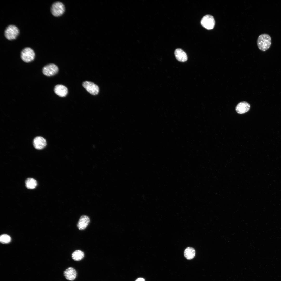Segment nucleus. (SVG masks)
Here are the masks:
<instances>
[{
  "label": "nucleus",
  "mask_w": 281,
  "mask_h": 281,
  "mask_svg": "<svg viewBox=\"0 0 281 281\" xmlns=\"http://www.w3.org/2000/svg\"><path fill=\"white\" fill-rule=\"evenodd\" d=\"M271 44V40L268 34L264 33L260 35L257 40V44L259 49L262 51L268 49Z\"/></svg>",
  "instance_id": "nucleus-1"
},
{
  "label": "nucleus",
  "mask_w": 281,
  "mask_h": 281,
  "mask_svg": "<svg viewBox=\"0 0 281 281\" xmlns=\"http://www.w3.org/2000/svg\"><path fill=\"white\" fill-rule=\"evenodd\" d=\"M19 33L18 28L15 25L11 24L8 25L4 31V35L6 38L9 40L16 39Z\"/></svg>",
  "instance_id": "nucleus-2"
},
{
  "label": "nucleus",
  "mask_w": 281,
  "mask_h": 281,
  "mask_svg": "<svg viewBox=\"0 0 281 281\" xmlns=\"http://www.w3.org/2000/svg\"><path fill=\"white\" fill-rule=\"evenodd\" d=\"M35 54L34 50L31 48L26 47L21 52V57L22 59L26 62L32 61L35 58Z\"/></svg>",
  "instance_id": "nucleus-3"
},
{
  "label": "nucleus",
  "mask_w": 281,
  "mask_h": 281,
  "mask_svg": "<svg viewBox=\"0 0 281 281\" xmlns=\"http://www.w3.org/2000/svg\"><path fill=\"white\" fill-rule=\"evenodd\" d=\"M52 15L55 17H59L62 15L65 11V8L63 4L60 2L54 3L50 8Z\"/></svg>",
  "instance_id": "nucleus-4"
},
{
  "label": "nucleus",
  "mask_w": 281,
  "mask_h": 281,
  "mask_svg": "<svg viewBox=\"0 0 281 281\" xmlns=\"http://www.w3.org/2000/svg\"><path fill=\"white\" fill-rule=\"evenodd\" d=\"M201 25L208 30L213 29L215 25V21L213 17L210 15L204 16L201 21Z\"/></svg>",
  "instance_id": "nucleus-5"
},
{
  "label": "nucleus",
  "mask_w": 281,
  "mask_h": 281,
  "mask_svg": "<svg viewBox=\"0 0 281 281\" xmlns=\"http://www.w3.org/2000/svg\"><path fill=\"white\" fill-rule=\"evenodd\" d=\"M58 68L55 65L50 63L45 66L43 68V74L47 76H51L55 75L58 72Z\"/></svg>",
  "instance_id": "nucleus-6"
},
{
  "label": "nucleus",
  "mask_w": 281,
  "mask_h": 281,
  "mask_svg": "<svg viewBox=\"0 0 281 281\" xmlns=\"http://www.w3.org/2000/svg\"><path fill=\"white\" fill-rule=\"evenodd\" d=\"M83 87L90 94L93 95H97L99 91L98 86L92 82L86 81L82 84Z\"/></svg>",
  "instance_id": "nucleus-7"
},
{
  "label": "nucleus",
  "mask_w": 281,
  "mask_h": 281,
  "mask_svg": "<svg viewBox=\"0 0 281 281\" xmlns=\"http://www.w3.org/2000/svg\"><path fill=\"white\" fill-rule=\"evenodd\" d=\"M46 144L45 139L41 136L36 137L33 141V144L34 148L38 150L43 149L46 146Z\"/></svg>",
  "instance_id": "nucleus-8"
},
{
  "label": "nucleus",
  "mask_w": 281,
  "mask_h": 281,
  "mask_svg": "<svg viewBox=\"0 0 281 281\" xmlns=\"http://www.w3.org/2000/svg\"><path fill=\"white\" fill-rule=\"evenodd\" d=\"M90 222L89 217L86 215H82L80 218L77 226L79 230H82L85 229Z\"/></svg>",
  "instance_id": "nucleus-9"
},
{
  "label": "nucleus",
  "mask_w": 281,
  "mask_h": 281,
  "mask_svg": "<svg viewBox=\"0 0 281 281\" xmlns=\"http://www.w3.org/2000/svg\"><path fill=\"white\" fill-rule=\"evenodd\" d=\"M250 108V104L247 102L243 101L239 103L236 106V110L239 114H242L248 112Z\"/></svg>",
  "instance_id": "nucleus-10"
},
{
  "label": "nucleus",
  "mask_w": 281,
  "mask_h": 281,
  "mask_svg": "<svg viewBox=\"0 0 281 281\" xmlns=\"http://www.w3.org/2000/svg\"><path fill=\"white\" fill-rule=\"evenodd\" d=\"M54 91L56 94L62 97H65L68 93L67 88L65 86L61 84L56 85L54 87Z\"/></svg>",
  "instance_id": "nucleus-11"
},
{
  "label": "nucleus",
  "mask_w": 281,
  "mask_h": 281,
  "mask_svg": "<svg viewBox=\"0 0 281 281\" xmlns=\"http://www.w3.org/2000/svg\"><path fill=\"white\" fill-rule=\"evenodd\" d=\"M64 274L67 279L70 281H73L75 279L77 276V272L75 269L70 267L65 271Z\"/></svg>",
  "instance_id": "nucleus-12"
},
{
  "label": "nucleus",
  "mask_w": 281,
  "mask_h": 281,
  "mask_svg": "<svg viewBox=\"0 0 281 281\" xmlns=\"http://www.w3.org/2000/svg\"><path fill=\"white\" fill-rule=\"evenodd\" d=\"M174 54L176 59L180 62H185L187 60V56L186 53L181 49H176L174 52Z\"/></svg>",
  "instance_id": "nucleus-13"
},
{
  "label": "nucleus",
  "mask_w": 281,
  "mask_h": 281,
  "mask_svg": "<svg viewBox=\"0 0 281 281\" xmlns=\"http://www.w3.org/2000/svg\"><path fill=\"white\" fill-rule=\"evenodd\" d=\"M184 255L186 259L189 260H191L193 259L195 256V250L192 247H187L184 250Z\"/></svg>",
  "instance_id": "nucleus-14"
},
{
  "label": "nucleus",
  "mask_w": 281,
  "mask_h": 281,
  "mask_svg": "<svg viewBox=\"0 0 281 281\" xmlns=\"http://www.w3.org/2000/svg\"><path fill=\"white\" fill-rule=\"evenodd\" d=\"M84 253L82 251L77 250L74 252L72 254V257L74 260L79 261L83 259Z\"/></svg>",
  "instance_id": "nucleus-15"
},
{
  "label": "nucleus",
  "mask_w": 281,
  "mask_h": 281,
  "mask_svg": "<svg viewBox=\"0 0 281 281\" xmlns=\"http://www.w3.org/2000/svg\"><path fill=\"white\" fill-rule=\"evenodd\" d=\"M25 184L27 188L32 189L35 188L36 187L37 185V182L35 179L32 178H28L26 181Z\"/></svg>",
  "instance_id": "nucleus-16"
},
{
  "label": "nucleus",
  "mask_w": 281,
  "mask_h": 281,
  "mask_svg": "<svg viewBox=\"0 0 281 281\" xmlns=\"http://www.w3.org/2000/svg\"><path fill=\"white\" fill-rule=\"evenodd\" d=\"M11 239L10 237L6 234L2 235L0 237V241L3 243H8L10 241Z\"/></svg>",
  "instance_id": "nucleus-17"
},
{
  "label": "nucleus",
  "mask_w": 281,
  "mask_h": 281,
  "mask_svg": "<svg viewBox=\"0 0 281 281\" xmlns=\"http://www.w3.org/2000/svg\"><path fill=\"white\" fill-rule=\"evenodd\" d=\"M135 281H145L144 279L140 278L137 279Z\"/></svg>",
  "instance_id": "nucleus-18"
}]
</instances>
